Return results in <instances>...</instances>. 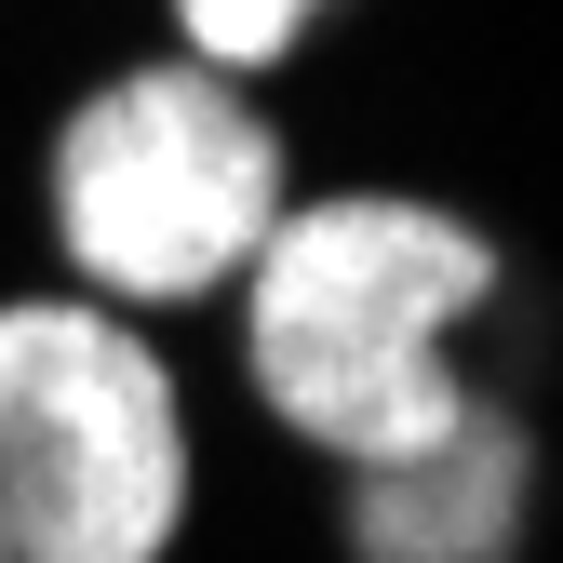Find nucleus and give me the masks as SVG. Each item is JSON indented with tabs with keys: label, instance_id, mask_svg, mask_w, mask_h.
I'll return each instance as SVG.
<instances>
[{
	"label": "nucleus",
	"instance_id": "nucleus-2",
	"mask_svg": "<svg viewBox=\"0 0 563 563\" xmlns=\"http://www.w3.org/2000/svg\"><path fill=\"white\" fill-rule=\"evenodd\" d=\"M41 201H54V255L81 268L95 309H188L255 268L296 188H282V121L255 108V81L162 54L54 121Z\"/></svg>",
	"mask_w": 563,
	"mask_h": 563
},
{
	"label": "nucleus",
	"instance_id": "nucleus-3",
	"mask_svg": "<svg viewBox=\"0 0 563 563\" xmlns=\"http://www.w3.org/2000/svg\"><path fill=\"white\" fill-rule=\"evenodd\" d=\"M188 537V402L134 309L0 296V563H162Z\"/></svg>",
	"mask_w": 563,
	"mask_h": 563
},
{
	"label": "nucleus",
	"instance_id": "nucleus-1",
	"mask_svg": "<svg viewBox=\"0 0 563 563\" xmlns=\"http://www.w3.org/2000/svg\"><path fill=\"white\" fill-rule=\"evenodd\" d=\"M229 296H242L255 402L335 470H389L416 443H443L456 416H483L456 335L497 296V242L456 201H416V188L282 201V229L255 242Z\"/></svg>",
	"mask_w": 563,
	"mask_h": 563
},
{
	"label": "nucleus",
	"instance_id": "nucleus-4",
	"mask_svg": "<svg viewBox=\"0 0 563 563\" xmlns=\"http://www.w3.org/2000/svg\"><path fill=\"white\" fill-rule=\"evenodd\" d=\"M523 537V430L497 402L389 470H349V550L363 563H510Z\"/></svg>",
	"mask_w": 563,
	"mask_h": 563
},
{
	"label": "nucleus",
	"instance_id": "nucleus-5",
	"mask_svg": "<svg viewBox=\"0 0 563 563\" xmlns=\"http://www.w3.org/2000/svg\"><path fill=\"white\" fill-rule=\"evenodd\" d=\"M309 14H322V0H175V41L201 67H229V81H255V67H282L309 41Z\"/></svg>",
	"mask_w": 563,
	"mask_h": 563
}]
</instances>
